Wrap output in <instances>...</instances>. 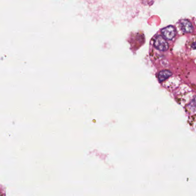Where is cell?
<instances>
[{
  "label": "cell",
  "mask_w": 196,
  "mask_h": 196,
  "mask_svg": "<svg viewBox=\"0 0 196 196\" xmlns=\"http://www.w3.org/2000/svg\"><path fill=\"white\" fill-rule=\"evenodd\" d=\"M154 46L156 48L161 51H165L169 48V44L160 35H157L154 38Z\"/></svg>",
  "instance_id": "1"
},
{
  "label": "cell",
  "mask_w": 196,
  "mask_h": 196,
  "mask_svg": "<svg viewBox=\"0 0 196 196\" xmlns=\"http://www.w3.org/2000/svg\"><path fill=\"white\" fill-rule=\"evenodd\" d=\"M162 33L167 39H172L176 35V31L174 26H169L162 29Z\"/></svg>",
  "instance_id": "2"
},
{
  "label": "cell",
  "mask_w": 196,
  "mask_h": 196,
  "mask_svg": "<svg viewBox=\"0 0 196 196\" xmlns=\"http://www.w3.org/2000/svg\"><path fill=\"white\" fill-rule=\"evenodd\" d=\"M180 26L184 32L190 33L193 30V26L191 23L187 20H182L180 22Z\"/></svg>",
  "instance_id": "3"
},
{
  "label": "cell",
  "mask_w": 196,
  "mask_h": 196,
  "mask_svg": "<svg viewBox=\"0 0 196 196\" xmlns=\"http://www.w3.org/2000/svg\"><path fill=\"white\" fill-rule=\"evenodd\" d=\"M172 75V73L169 70H163L160 71L158 74V79L159 81L162 82L166 79L169 78Z\"/></svg>",
  "instance_id": "4"
},
{
  "label": "cell",
  "mask_w": 196,
  "mask_h": 196,
  "mask_svg": "<svg viewBox=\"0 0 196 196\" xmlns=\"http://www.w3.org/2000/svg\"><path fill=\"white\" fill-rule=\"evenodd\" d=\"M187 110L190 113L196 112V97L192 100L190 104L187 106Z\"/></svg>",
  "instance_id": "5"
},
{
  "label": "cell",
  "mask_w": 196,
  "mask_h": 196,
  "mask_svg": "<svg viewBox=\"0 0 196 196\" xmlns=\"http://www.w3.org/2000/svg\"><path fill=\"white\" fill-rule=\"evenodd\" d=\"M189 123L190 126H192L193 128L195 129L196 131V115L192 116L189 118Z\"/></svg>",
  "instance_id": "6"
},
{
  "label": "cell",
  "mask_w": 196,
  "mask_h": 196,
  "mask_svg": "<svg viewBox=\"0 0 196 196\" xmlns=\"http://www.w3.org/2000/svg\"><path fill=\"white\" fill-rule=\"evenodd\" d=\"M192 47H194V48H196V40H195L193 43V44H192Z\"/></svg>",
  "instance_id": "7"
}]
</instances>
